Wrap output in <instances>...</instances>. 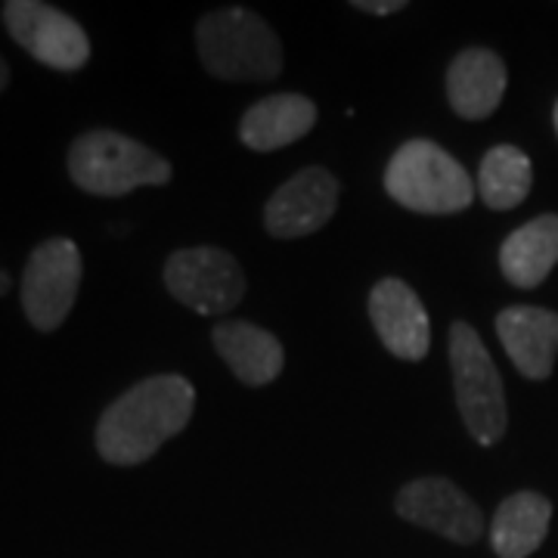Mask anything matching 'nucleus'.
Returning <instances> with one entry per match:
<instances>
[{"instance_id": "20", "label": "nucleus", "mask_w": 558, "mask_h": 558, "mask_svg": "<svg viewBox=\"0 0 558 558\" xmlns=\"http://www.w3.org/2000/svg\"><path fill=\"white\" fill-rule=\"evenodd\" d=\"M10 87V65H7V60L0 57V94Z\"/></svg>"}, {"instance_id": "4", "label": "nucleus", "mask_w": 558, "mask_h": 558, "mask_svg": "<svg viewBox=\"0 0 558 558\" xmlns=\"http://www.w3.org/2000/svg\"><path fill=\"white\" fill-rule=\"evenodd\" d=\"M388 196L416 215H457L475 199V183L444 146L410 140L385 168Z\"/></svg>"}, {"instance_id": "2", "label": "nucleus", "mask_w": 558, "mask_h": 558, "mask_svg": "<svg viewBox=\"0 0 558 558\" xmlns=\"http://www.w3.org/2000/svg\"><path fill=\"white\" fill-rule=\"evenodd\" d=\"M69 178L90 196H128L140 186H161L171 180V161L119 131H87L69 146Z\"/></svg>"}, {"instance_id": "7", "label": "nucleus", "mask_w": 558, "mask_h": 558, "mask_svg": "<svg viewBox=\"0 0 558 558\" xmlns=\"http://www.w3.org/2000/svg\"><path fill=\"white\" fill-rule=\"evenodd\" d=\"M10 38L28 57L57 72H81L90 60V40L78 20L40 0H7L0 7Z\"/></svg>"}, {"instance_id": "12", "label": "nucleus", "mask_w": 558, "mask_h": 558, "mask_svg": "<svg viewBox=\"0 0 558 558\" xmlns=\"http://www.w3.org/2000/svg\"><path fill=\"white\" fill-rule=\"evenodd\" d=\"M497 336L521 376L543 381L553 376L558 354V314L515 304L499 311Z\"/></svg>"}, {"instance_id": "11", "label": "nucleus", "mask_w": 558, "mask_h": 558, "mask_svg": "<svg viewBox=\"0 0 558 558\" xmlns=\"http://www.w3.org/2000/svg\"><path fill=\"white\" fill-rule=\"evenodd\" d=\"M369 319L381 344L400 360H425L432 344V326L422 301L403 279H381L369 292Z\"/></svg>"}, {"instance_id": "5", "label": "nucleus", "mask_w": 558, "mask_h": 558, "mask_svg": "<svg viewBox=\"0 0 558 558\" xmlns=\"http://www.w3.org/2000/svg\"><path fill=\"white\" fill-rule=\"evenodd\" d=\"M450 369L462 422L481 447H494L509 425L502 379L490 351L469 323L450 326Z\"/></svg>"}, {"instance_id": "3", "label": "nucleus", "mask_w": 558, "mask_h": 558, "mask_svg": "<svg viewBox=\"0 0 558 558\" xmlns=\"http://www.w3.org/2000/svg\"><path fill=\"white\" fill-rule=\"evenodd\" d=\"M202 65L223 81H270L282 72L277 32L245 7L215 10L196 25Z\"/></svg>"}, {"instance_id": "1", "label": "nucleus", "mask_w": 558, "mask_h": 558, "mask_svg": "<svg viewBox=\"0 0 558 558\" xmlns=\"http://www.w3.org/2000/svg\"><path fill=\"white\" fill-rule=\"evenodd\" d=\"M196 410V388L183 376H153L128 388L102 410L97 422V453L109 465H140L165 440L180 435Z\"/></svg>"}, {"instance_id": "10", "label": "nucleus", "mask_w": 558, "mask_h": 558, "mask_svg": "<svg viewBox=\"0 0 558 558\" xmlns=\"http://www.w3.org/2000/svg\"><path fill=\"white\" fill-rule=\"evenodd\" d=\"M398 515L469 546L484 531L481 509L450 478H416L398 494Z\"/></svg>"}, {"instance_id": "6", "label": "nucleus", "mask_w": 558, "mask_h": 558, "mask_svg": "<svg viewBox=\"0 0 558 558\" xmlns=\"http://www.w3.org/2000/svg\"><path fill=\"white\" fill-rule=\"evenodd\" d=\"M81 252L65 236H50L28 255L22 274V311L38 332L60 329L72 314L81 286Z\"/></svg>"}, {"instance_id": "22", "label": "nucleus", "mask_w": 558, "mask_h": 558, "mask_svg": "<svg viewBox=\"0 0 558 558\" xmlns=\"http://www.w3.org/2000/svg\"><path fill=\"white\" fill-rule=\"evenodd\" d=\"M553 121H556V131H558V102H556V112H553Z\"/></svg>"}, {"instance_id": "17", "label": "nucleus", "mask_w": 558, "mask_h": 558, "mask_svg": "<svg viewBox=\"0 0 558 558\" xmlns=\"http://www.w3.org/2000/svg\"><path fill=\"white\" fill-rule=\"evenodd\" d=\"M549 521H553V502L543 494L521 490L502 499L490 527L494 553L499 558H527L531 553H537L539 543L549 534Z\"/></svg>"}, {"instance_id": "14", "label": "nucleus", "mask_w": 558, "mask_h": 558, "mask_svg": "<svg viewBox=\"0 0 558 558\" xmlns=\"http://www.w3.org/2000/svg\"><path fill=\"white\" fill-rule=\"evenodd\" d=\"M211 341L218 348L220 360H227V366L233 369V376L242 385H270L282 373V344L277 336H270L267 329H260L255 323L245 319H223L211 329Z\"/></svg>"}, {"instance_id": "8", "label": "nucleus", "mask_w": 558, "mask_h": 558, "mask_svg": "<svg viewBox=\"0 0 558 558\" xmlns=\"http://www.w3.org/2000/svg\"><path fill=\"white\" fill-rule=\"evenodd\" d=\"M168 292L202 317L233 311L245 295L240 260L211 245L180 248L165 264Z\"/></svg>"}, {"instance_id": "15", "label": "nucleus", "mask_w": 558, "mask_h": 558, "mask_svg": "<svg viewBox=\"0 0 558 558\" xmlns=\"http://www.w3.org/2000/svg\"><path fill=\"white\" fill-rule=\"evenodd\" d=\"M317 124V106L301 94L258 100L240 121V140L255 153H274L301 140Z\"/></svg>"}, {"instance_id": "9", "label": "nucleus", "mask_w": 558, "mask_h": 558, "mask_svg": "<svg viewBox=\"0 0 558 558\" xmlns=\"http://www.w3.org/2000/svg\"><path fill=\"white\" fill-rule=\"evenodd\" d=\"M339 205V180L326 168L311 165L289 178L264 208V227L277 240H301L323 230Z\"/></svg>"}, {"instance_id": "13", "label": "nucleus", "mask_w": 558, "mask_h": 558, "mask_svg": "<svg viewBox=\"0 0 558 558\" xmlns=\"http://www.w3.org/2000/svg\"><path fill=\"white\" fill-rule=\"evenodd\" d=\"M506 94V62L487 47H469L447 69V100L459 119H490Z\"/></svg>"}, {"instance_id": "19", "label": "nucleus", "mask_w": 558, "mask_h": 558, "mask_svg": "<svg viewBox=\"0 0 558 558\" xmlns=\"http://www.w3.org/2000/svg\"><path fill=\"white\" fill-rule=\"evenodd\" d=\"M354 7L363 13H376V16H388V13H400L407 10L403 0H354Z\"/></svg>"}, {"instance_id": "21", "label": "nucleus", "mask_w": 558, "mask_h": 558, "mask_svg": "<svg viewBox=\"0 0 558 558\" xmlns=\"http://www.w3.org/2000/svg\"><path fill=\"white\" fill-rule=\"evenodd\" d=\"M7 289H10V277H7V274H0V295H3Z\"/></svg>"}, {"instance_id": "16", "label": "nucleus", "mask_w": 558, "mask_h": 558, "mask_svg": "<svg viewBox=\"0 0 558 558\" xmlns=\"http://www.w3.org/2000/svg\"><path fill=\"white\" fill-rule=\"evenodd\" d=\"M558 264V215H539L506 236L499 270L519 289H537Z\"/></svg>"}, {"instance_id": "18", "label": "nucleus", "mask_w": 558, "mask_h": 558, "mask_svg": "<svg viewBox=\"0 0 558 558\" xmlns=\"http://www.w3.org/2000/svg\"><path fill=\"white\" fill-rule=\"evenodd\" d=\"M534 183L531 159L521 153L519 146H494L478 171V193L487 208L494 211H509L527 199Z\"/></svg>"}]
</instances>
